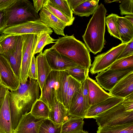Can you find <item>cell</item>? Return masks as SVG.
I'll list each match as a JSON object with an SVG mask.
<instances>
[{
    "label": "cell",
    "mask_w": 133,
    "mask_h": 133,
    "mask_svg": "<svg viewBox=\"0 0 133 133\" xmlns=\"http://www.w3.org/2000/svg\"><path fill=\"white\" fill-rule=\"evenodd\" d=\"M97 133H133V123L112 126H99Z\"/></svg>",
    "instance_id": "obj_26"
},
{
    "label": "cell",
    "mask_w": 133,
    "mask_h": 133,
    "mask_svg": "<svg viewBox=\"0 0 133 133\" xmlns=\"http://www.w3.org/2000/svg\"><path fill=\"white\" fill-rule=\"evenodd\" d=\"M127 44L121 43L94 57V60L90 69L91 74H95L108 69L118 59Z\"/></svg>",
    "instance_id": "obj_9"
},
{
    "label": "cell",
    "mask_w": 133,
    "mask_h": 133,
    "mask_svg": "<svg viewBox=\"0 0 133 133\" xmlns=\"http://www.w3.org/2000/svg\"><path fill=\"white\" fill-rule=\"evenodd\" d=\"M40 88L37 80L31 79L21 83L18 89L8 92L13 131L22 116L30 111L33 104L40 97Z\"/></svg>",
    "instance_id": "obj_1"
},
{
    "label": "cell",
    "mask_w": 133,
    "mask_h": 133,
    "mask_svg": "<svg viewBox=\"0 0 133 133\" xmlns=\"http://www.w3.org/2000/svg\"><path fill=\"white\" fill-rule=\"evenodd\" d=\"M99 1L86 0L72 10L73 13L81 17L93 15L99 6Z\"/></svg>",
    "instance_id": "obj_24"
},
{
    "label": "cell",
    "mask_w": 133,
    "mask_h": 133,
    "mask_svg": "<svg viewBox=\"0 0 133 133\" xmlns=\"http://www.w3.org/2000/svg\"><path fill=\"white\" fill-rule=\"evenodd\" d=\"M17 0H0V11H5Z\"/></svg>",
    "instance_id": "obj_43"
},
{
    "label": "cell",
    "mask_w": 133,
    "mask_h": 133,
    "mask_svg": "<svg viewBox=\"0 0 133 133\" xmlns=\"http://www.w3.org/2000/svg\"><path fill=\"white\" fill-rule=\"evenodd\" d=\"M2 36H0V53L1 54H3L2 51V48L1 45V42L2 40Z\"/></svg>",
    "instance_id": "obj_49"
},
{
    "label": "cell",
    "mask_w": 133,
    "mask_h": 133,
    "mask_svg": "<svg viewBox=\"0 0 133 133\" xmlns=\"http://www.w3.org/2000/svg\"><path fill=\"white\" fill-rule=\"evenodd\" d=\"M65 72L52 70L41 90L39 99L45 103L50 109L57 100L63 103L62 88Z\"/></svg>",
    "instance_id": "obj_5"
},
{
    "label": "cell",
    "mask_w": 133,
    "mask_h": 133,
    "mask_svg": "<svg viewBox=\"0 0 133 133\" xmlns=\"http://www.w3.org/2000/svg\"><path fill=\"white\" fill-rule=\"evenodd\" d=\"M52 47L60 54L73 60L78 65L90 69L91 60L90 51L82 42L77 39L74 35L67 34L59 37Z\"/></svg>",
    "instance_id": "obj_3"
},
{
    "label": "cell",
    "mask_w": 133,
    "mask_h": 133,
    "mask_svg": "<svg viewBox=\"0 0 133 133\" xmlns=\"http://www.w3.org/2000/svg\"><path fill=\"white\" fill-rule=\"evenodd\" d=\"M43 53L52 70L65 71L78 65L72 59L59 53L52 47L45 49Z\"/></svg>",
    "instance_id": "obj_12"
},
{
    "label": "cell",
    "mask_w": 133,
    "mask_h": 133,
    "mask_svg": "<svg viewBox=\"0 0 133 133\" xmlns=\"http://www.w3.org/2000/svg\"><path fill=\"white\" fill-rule=\"evenodd\" d=\"M53 32L51 28L46 25L39 19L8 27L3 31L2 33L4 34L17 36L28 34H33L37 36L43 33L50 35Z\"/></svg>",
    "instance_id": "obj_8"
},
{
    "label": "cell",
    "mask_w": 133,
    "mask_h": 133,
    "mask_svg": "<svg viewBox=\"0 0 133 133\" xmlns=\"http://www.w3.org/2000/svg\"><path fill=\"white\" fill-rule=\"evenodd\" d=\"M130 68H133V55L117 59L109 68L121 70Z\"/></svg>",
    "instance_id": "obj_34"
},
{
    "label": "cell",
    "mask_w": 133,
    "mask_h": 133,
    "mask_svg": "<svg viewBox=\"0 0 133 133\" xmlns=\"http://www.w3.org/2000/svg\"><path fill=\"white\" fill-rule=\"evenodd\" d=\"M74 133H89L87 131L84 130H83L81 131Z\"/></svg>",
    "instance_id": "obj_50"
},
{
    "label": "cell",
    "mask_w": 133,
    "mask_h": 133,
    "mask_svg": "<svg viewBox=\"0 0 133 133\" xmlns=\"http://www.w3.org/2000/svg\"><path fill=\"white\" fill-rule=\"evenodd\" d=\"M118 1H117V0H113V1H112V0H105V1H104V2H106V3H111L112 2H114Z\"/></svg>",
    "instance_id": "obj_48"
},
{
    "label": "cell",
    "mask_w": 133,
    "mask_h": 133,
    "mask_svg": "<svg viewBox=\"0 0 133 133\" xmlns=\"http://www.w3.org/2000/svg\"><path fill=\"white\" fill-rule=\"evenodd\" d=\"M45 119L36 118L29 112L22 116L13 133H38L40 127Z\"/></svg>",
    "instance_id": "obj_13"
},
{
    "label": "cell",
    "mask_w": 133,
    "mask_h": 133,
    "mask_svg": "<svg viewBox=\"0 0 133 133\" xmlns=\"http://www.w3.org/2000/svg\"><path fill=\"white\" fill-rule=\"evenodd\" d=\"M118 16L117 14L113 13L109 14L106 17L105 22L108 32L110 35L120 40L117 26Z\"/></svg>",
    "instance_id": "obj_31"
},
{
    "label": "cell",
    "mask_w": 133,
    "mask_h": 133,
    "mask_svg": "<svg viewBox=\"0 0 133 133\" xmlns=\"http://www.w3.org/2000/svg\"><path fill=\"white\" fill-rule=\"evenodd\" d=\"M37 60L38 78L37 80L41 90L49 74L52 70L49 65L45 55L41 51L36 58Z\"/></svg>",
    "instance_id": "obj_22"
},
{
    "label": "cell",
    "mask_w": 133,
    "mask_h": 133,
    "mask_svg": "<svg viewBox=\"0 0 133 133\" xmlns=\"http://www.w3.org/2000/svg\"><path fill=\"white\" fill-rule=\"evenodd\" d=\"M29 79L37 80L38 78L37 60L35 55L32 56L28 74Z\"/></svg>",
    "instance_id": "obj_38"
},
{
    "label": "cell",
    "mask_w": 133,
    "mask_h": 133,
    "mask_svg": "<svg viewBox=\"0 0 133 133\" xmlns=\"http://www.w3.org/2000/svg\"><path fill=\"white\" fill-rule=\"evenodd\" d=\"M37 43L33 53V55L43 51L44 47L46 45L52 43H55L54 42L56 41L52 38L48 34L43 33L37 35Z\"/></svg>",
    "instance_id": "obj_33"
},
{
    "label": "cell",
    "mask_w": 133,
    "mask_h": 133,
    "mask_svg": "<svg viewBox=\"0 0 133 133\" xmlns=\"http://www.w3.org/2000/svg\"><path fill=\"white\" fill-rule=\"evenodd\" d=\"M132 72L133 68L121 70L108 68L98 73L95 78L100 86L109 91L119 80Z\"/></svg>",
    "instance_id": "obj_10"
},
{
    "label": "cell",
    "mask_w": 133,
    "mask_h": 133,
    "mask_svg": "<svg viewBox=\"0 0 133 133\" xmlns=\"http://www.w3.org/2000/svg\"><path fill=\"white\" fill-rule=\"evenodd\" d=\"M133 93V72L119 80L108 93L112 96L124 98Z\"/></svg>",
    "instance_id": "obj_16"
},
{
    "label": "cell",
    "mask_w": 133,
    "mask_h": 133,
    "mask_svg": "<svg viewBox=\"0 0 133 133\" xmlns=\"http://www.w3.org/2000/svg\"><path fill=\"white\" fill-rule=\"evenodd\" d=\"M81 84V89L83 97L85 104L89 109L90 106L88 101V91L87 78Z\"/></svg>",
    "instance_id": "obj_40"
},
{
    "label": "cell",
    "mask_w": 133,
    "mask_h": 133,
    "mask_svg": "<svg viewBox=\"0 0 133 133\" xmlns=\"http://www.w3.org/2000/svg\"><path fill=\"white\" fill-rule=\"evenodd\" d=\"M1 77L0 76V84H1Z\"/></svg>",
    "instance_id": "obj_51"
},
{
    "label": "cell",
    "mask_w": 133,
    "mask_h": 133,
    "mask_svg": "<svg viewBox=\"0 0 133 133\" xmlns=\"http://www.w3.org/2000/svg\"><path fill=\"white\" fill-rule=\"evenodd\" d=\"M117 26L122 43H127L133 40V25L124 17H117Z\"/></svg>",
    "instance_id": "obj_23"
},
{
    "label": "cell",
    "mask_w": 133,
    "mask_h": 133,
    "mask_svg": "<svg viewBox=\"0 0 133 133\" xmlns=\"http://www.w3.org/2000/svg\"><path fill=\"white\" fill-rule=\"evenodd\" d=\"M83 118L69 117L61 127V133H74L83 130Z\"/></svg>",
    "instance_id": "obj_25"
},
{
    "label": "cell",
    "mask_w": 133,
    "mask_h": 133,
    "mask_svg": "<svg viewBox=\"0 0 133 133\" xmlns=\"http://www.w3.org/2000/svg\"><path fill=\"white\" fill-rule=\"evenodd\" d=\"M122 103L128 111H133V93L124 98Z\"/></svg>",
    "instance_id": "obj_41"
},
{
    "label": "cell",
    "mask_w": 133,
    "mask_h": 133,
    "mask_svg": "<svg viewBox=\"0 0 133 133\" xmlns=\"http://www.w3.org/2000/svg\"><path fill=\"white\" fill-rule=\"evenodd\" d=\"M22 36H18L15 48L7 54L5 55L9 60L15 75L19 79L22 63Z\"/></svg>",
    "instance_id": "obj_21"
},
{
    "label": "cell",
    "mask_w": 133,
    "mask_h": 133,
    "mask_svg": "<svg viewBox=\"0 0 133 133\" xmlns=\"http://www.w3.org/2000/svg\"><path fill=\"white\" fill-rule=\"evenodd\" d=\"M9 91L8 88L0 84V109L4 103L6 94Z\"/></svg>",
    "instance_id": "obj_44"
},
{
    "label": "cell",
    "mask_w": 133,
    "mask_h": 133,
    "mask_svg": "<svg viewBox=\"0 0 133 133\" xmlns=\"http://www.w3.org/2000/svg\"><path fill=\"white\" fill-rule=\"evenodd\" d=\"M9 91L0 109V133H13V132L9 101Z\"/></svg>",
    "instance_id": "obj_20"
},
{
    "label": "cell",
    "mask_w": 133,
    "mask_h": 133,
    "mask_svg": "<svg viewBox=\"0 0 133 133\" xmlns=\"http://www.w3.org/2000/svg\"><path fill=\"white\" fill-rule=\"evenodd\" d=\"M85 1L86 0H67L70 8L72 10Z\"/></svg>",
    "instance_id": "obj_46"
},
{
    "label": "cell",
    "mask_w": 133,
    "mask_h": 133,
    "mask_svg": "<svg viewBox=\"0 0 133 133\" xmlns=\"http://www.w3.org/2000/svg\"><path fill=\"white\" fill-rule=\"evenodd\" d=\"M81 83L69 75L68 86L63 105L68 110L71 98L75 93L81 87Z\"/></svg>",
    "instance_id": "obj_28"
},
{
    "label": "cell",
    "mask_w": 133,
    "mask_h": 133,
    "mask_svg": "<svg viewBox=\"0 0 133 133\" xmlns=\"http://www.w3.org/2000/svg\"><path fill=\"white\" fill-rule=\"evenodd\" d=\"M7 27L22 23L39 19L34 6L28 0H17L5 11Z\"/></svg>",
    "instance_id": "obj_4"
},
{
    "label": "cell",
    "mask_w": 133,
    "mask_h": 133,
    "mask_svg": "<svg viewBox=\"0 0 133 133\" xmlns=\"http://www.w3.org/2000/svg\"><path fill=\"white\" fill-rule=\"evenodd\" d=\"M88 109L84 100L81 88L71 98L68 109V116L84 119Z\"/></svg>",
    "instance_id": "obj_14"
},
{
    "label": "cell",
    "mask_w": 133,
    "mask_h": 133,
    "mask_svg": "<svg viewBox=\"0 0 133 133\" xmlns=\"http://www.w3.org/2000/svg\"><path fill=\"white\" fill-rule=\"evenodd\" d=\"M2 36L1 45L2 54L6 55L15 48L18 36L5 34Z\"/></svg>",
    "instance_id": "obj_29"
},
{
    "label": "cell",
    "mask_w": 133,
    "mask_h": 133,
    "mask_svg": "<svg viewBox=\"0 0 133 133\" xmlns=\"http://www.w3.org/2000/svg\"><path fill=\"white\" fill-rule=\"evenodd\" d=\"M69 117L68 110L63 103L57 100L50 109L48 119L56 128H59Z\"/></svg>",
    "instance_id": "obj_19"
},
{
    "label": "cell",
    "mask_w": 133,
    "mask_h": 133,
    "mask_svg": "<svg viewBox=\"0 0 133 133\" xmlns=\"http://www.w3.org/2000/svg\"><path fill=\"white\" fill-rule=\"evenodd\" d=\"M45 7L52 14L64 23L66 26L72 25L75 18L71 19L66 16L48 1Z\"/></svg>",
    "instance_id": "obj_32"
},
{
    "label": "cell",
    "mask_w": 133,
    "mask_h": 133,
    "mask_svg": "<svg viewBox=\"0 0 133 133\" xmlns=\"http://www.w3.org/2000/svg\"><path fill=\"white\" fill-rule=\"evenodd\" d=\"M122 102L99 114L94 118L98 127L133 123V111H128Z\"/></svg>",
    "instance_id": "obj_6"
},
{
    "label": "cell",
    "mask_w": 133,
    "mask_h": 133,
    "mask_svg": "<svg viewBox=\"0 0 133 133\" xmlns=\"http://www.w3.org/2000/svg\"><path fill=\"white\" fill-rule=\"evenodd\" d=\"M49 2L68 17L75 18L72 11L70 9L67 0H48Z\"/></svg>",
    "instance_id": "obj_35"
},
{
    "label": "cell",
    "mask_w": 133,
    "mask_h": 133,
    "mask_svg": "<svg viewBox=\"0 0 133 133\" xmlns=\"http://www.w3.org/2000/svg\"><path fill=\"white\" fill-rule=\"evenodd\" d=\"M39 19L46 25L51 28L57 35L64 36V30L65 24L52 14L45 7L41 10Z\"/></svg>",
    "instance_id": "obj_15"
},
{
    "label": "cell",
    "mask_w": 133,
    "mask_h": 133,
    "mask_svg": "<svg viewBox=\"0 0 133 133\" xmlns=\"http://www.w3.org/2000/svg\"><path fill=\"white\" fill-rule=\"evenodd\" d=\"M119 5L120 14L124 15H133V0L121 1Z\"/></svg>",
    "instance_id": "obj_37"
},
{
    "label": "cell",
    "mask_w": 133,
    "mask_h": 133,
    "mask_svg": "<svg viewBox=\"0 0 133 133\" xmlns=\"http://www.w3.org/2000/svg\"><path fill=\"white\" fill-rule=\"evenodd\" d=\"M61 127L56 128L51 121L47 119L41 124L38 133H61Z\"/></svg>",
    "instance_id": "obj_36"
},
{
    "label": "cell",
    "mask_w": 133,
    "mask_h": 133,
    "mask_svg": "<svg viewBox=\"0 0 133 133\" xmlns=\"http://www.w3.org/2000/svg\"><path fill=\"white\" fill-rule=\"evenodd\" d=\"M124 17L131 24L133 25V15H127Z\"/></svg>",
    "instance_id": "obj_47"
},
{
    "label": "cell",
    "mask_w": 133,
    "mask_h": 133,
    "mask_svg": "<svg viewBox=\"0 0 133 133\" xmlns=\"http://www.w3.org/2000/svg\"><path fill=\"white\" fill-rule=\"evenodd\" d=\"M88 101L90 106L112 96L104 90L96 81L88 76L87 78Z\"/></svg>",
    "instance_id": "obj_17"
},
{
    "label": "cell",
    "mask_w": 133,
    "mask_h": 133,
    "mask_svg": "<svg viewBox=\"0 0 133 133\" xmlns=\"http://www.w3.org/2000/svg\"><path fill=\"white\" fill-rule=\"evenodd\" d=\"M48 0H33L34 7L37 13L47 3Z\"/></svg>",
    "instance_id": "obj_45"
},
{
    "label": "cell",
    "mask_w": 133,
    "mask_h": 133,
    "mask_svg": "<svg viewBox=\"0 0 133 133\" xmlns=\"http://www.w3.org/2000/svg\"><path fill=\"white\" fill-rule=\"evenodd\" d=\"M7 22L5 11H0V34L7 28Z\"/></svg>",
    "instance_id": "obj_42"
},
{
    "label": "cell",
    "mask_w": 133,
    "mask_h": 133,
    "mask_svg": "<svg viewBox=\"0 0 133 133\" xmlns=\"http://www.w3.org/2000/svg\"><path fill=\"white\" fill-rule=\"evenodd\" d=\"M0 76L1 84L10 91L17 90L20 85L19 79L15 73L9 60L0 53Z\"/></svg>",
    "instance_id": "obj_11"
},
{
    "label": "cell",
    "mask_w": 133,
    "mask_h": 133,
    "mask_svg": "<svg viewBox=\"0 0 133 133\" xmlns=\"http://www.w3.org/2000/svg\"><path fill=\"white\" fill-rule=\"evenodd\" d=\"M107 11L101 3L93 14L82 37L87 47L94 55L104 47L105 18Z\"/></svg>",
    "instance_id": "obj_2"
},
{
    "label": "cell",
    "mask_w": 133,
    "mask_h": 133,
    "mask_svg": "<svg viewBox=\"0 0 133 133\" xmlns=\"http://www.w3.org/2000/svg\"><path fill=\"white\" fill-rule=\"evenodd\" d=\"M50 110L45 103L38 99L33 104L30 112L36 118L47 119H48Z\"/></svg>",
    "instance_id": "obj_27"
},
{
    "label": "cell",
    "mask_w": 133,
    "mask_h": 133,
    "mask_svg": "<svg viewBox=\"0 0 133 133\" xmlns=\"http://www.w3.org/2000/svg\"><path fill=\"white\" fill-rule=\"evenodd\" d=\"M89 70L77 65L68 68L66 70L68 74L78 81L81 83L88 76Z\"/></svg>",
    "instance_id": "obj_30"
},
{
    "label": "cell",
    "mask_w": 133,
    "mask_h": 133,
    "mask_svg": "<svg viewBox=\"0 0 133 133\" xmlns=\"http://www.w3.org/2000/svg\"><path fill=\"white\" fill-rule=\"evenodd\" d=\"M124 98L111 96L95 104L90 106L84 118H94L98 115L122 102Z\"/></svg>",
    "instance_id": "obj_18"
},
{
    "label": "cell",
    "mask_w": 133,
    "mask_h": 133,
    "mask_svg": "<svg viewBox=\"0 0 133 133\" xmlns=\"http://www.w3.org/2000/svg\"><path fill=\"white\" fill-rule=\"evenodd\" d=\"M22 39V60L20 82L24 83L28 78L31 59L37 41V36L33 34L21 35Z\"/></svg>",
    "instance_id": "obj_7"
},
{
    "label": "cell",
    "mask_w": 133,
    "mask_h": 133,
    "mask_svg": "<svg viewBox=\"0 0 133 133\" xmlns=\"http://www.w3.org/2000/svg\"><path fill=\"white\" fill-rule=\"evenodd\" d=\"M133 55V40L127 43L124 49L118 59Z\"/></svg>",
    "instance_id": "obj_39"
}]
</instances>
